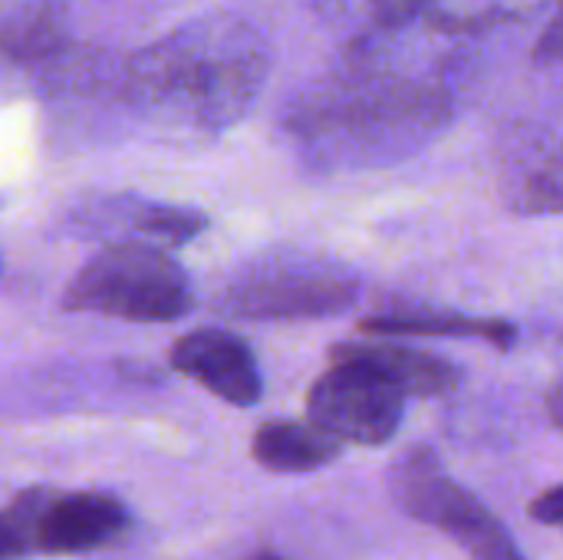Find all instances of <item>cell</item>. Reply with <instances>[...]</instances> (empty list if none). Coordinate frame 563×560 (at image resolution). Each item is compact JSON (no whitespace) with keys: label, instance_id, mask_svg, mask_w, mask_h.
<instances>
[{"label":"cell","instance_id":"obj_1","mask_svg":"<svg viewBox=\"0 0 563 560\" xmlns=\"http://www.w3.org/2000/svg\"><path fill=\"white\" fill-rule=\"evenodd\" d=\"M439 79L396 69H350L310 89L290 112L297 149L320 168L399 162L429 145L452 119Z\"/></svg>","mask_w":563,"mask_h":560},{"label":"cell","instance_id":"obj_2","mask_svg":"<svg viewBox=\"0 0 563 560\" xmlns=\"http://www.w3.org/2000/svg\"><path fill=\"white\" fill-rule=\"evenodd\" d=\"M267 73L264 33L234 13H211L145 50L132 66V86L158 116L218 132L254 106Z\"/></svg>","mask_w":563,"mask_h":560},{"label":"cell","instance_id":"obj_3","mask_svg":"<svg viewBox=\"0 0 563 560\" xmlns=\"http://www.w3.org/2000/svg\"><path fill=\"white\" fill-rule=\"evenodd\" d=\"M63 307L119 320L168 323L195 307V290L188 274L158 248L112 244L89 257L73 277Z\"/></svg>","mask_w":563,"mask_h":560},{"label":"cell","instance_id":"obj_4","mask_svg":"<svg viewBox=\"0 0 563 560\" xmlns=\"http://www.w3.org/2000/svg\"><path fill=\"white\" fill-rule=\"evenodd\" d=\"M360 300V277L320 254H267L221 294V307L247 320H323Z\"/></svg>","mask_w":563,"mask_h":560},{"label":"cell","instance_id":"obj_5","mask_svg":"<svg viewBox=\"0 0 563 560\" xmlns=\"http://www.w3.org/2000/svg\"><path fill=\"white\" fill-rule=\"evenodd\" d=\"M389 492L412 521L439 528L472 560H525L505 525L468 488L445 475L432 449L419 446L399 455L389 472Z\"/></svg>","mask_w":563,"mask_h":560},{"label":"cell","instance_id":"obj_6","mask_svg":"<svg viewBox=\"0 0 563 560\" xmlns=\"http://www.w3.org/2000/svg\"><path fill=\"white\" fill-rule=\"evenodd\" d=\"M406 393L363 360L330 353V370L310 386V419L353 446H383L399 432Z\"/></svg>","mask_w":563,"mask_h":560},{"label":"cell","instance_id":"obj_7","mask_svg":"<svg viewBox=\"0 0 563 560\" xmlns=\"http://www.w3.org/2000/svg\"><path fill=\"white\" fill-rule=\"evenodd\" d=\"M26 535L40 551L49 554H82L119 541L129 528V508L99 492H76L46 498L40 512L30 515Z\"/></svg>","mask_w":563,"mask_h":560},{"label":"cell","instance_id":"obj_8","mask_svg":"<svg viewBox=\"0 0 563 560\" xmlns=\"http://www.w3.org/2000/svg\"><path fill=\"white\" fill-rule=\"evenodd\" d=\"M172 366L231 406H254L264 393L251 347L228 330H195L172 347Z\"/></svg>","mask_w":563,"mask_h":560},{"label":"cell","instance_id":"obj_9","mask_svg":"<svg viewBox=\"0 0 563 560\" xmlns=\"http://www.w3.org/2000/svg\"><path fill=\"white\" fill-rule=\"evenodd\" d=\"M336 356H353L379 370L389 383H396L406 396H445L459 386L462 373L455 363H449L439 353H426L416 347H399V343H383V337L369 343H340L333 347Z\"/></svg>","mask_w":563,"mask_h":560},{"label":"cell","instance_id":"obj_10","mask_svg":"<svg viewBox=\"0 0 563 560\" xmlns=\"http://www.w3.org/2000/svg\"><path fill=\"white\" fill-rule=\"evenodd\" d=\"M369 337H465V340H488L498 350H511L518 340V327L501 317H472L459 310H393L376 314L360 323Z\"/></svg>","mask_w":563,"mask_h":560},{"label":"cell","instance_id":"obj_11","mask_svg":"<svg viewBox=\"0 0 563 560\" xmlns=\"http://www.w3.org/2000/svg\"><path fill=\"white\" fill-rule=\"evenodd\" d=\"M343 442L310 422L274 419L254 432L251 452L271 472H317L340 455Z\"/></svg>","mask_w":563,"mask_h":560},{"label":"cell","instance_id":"obj_12","mask_svg":"<svg viewBox=\"0 0 563 560\" xmlns=\"http://www.w3.org/2000/svg\"><path fill=\"white\" fill-rule=\"evenodd\" d=\"M508 205L528 218L563 215V142L541 152L515 175L508 188Z\"/></svg>","mask_w":563,"mask_h":560},{"label":"cell","instance_id":"obj_13","mask_svg":"<svg viewBox=\"0 0 563 560\" xmlns=\"http://www.w3.org/2000/svg\"><path fill=\"white\" fill-rule=\"evenodd\" d=\"M132 224L139 234L145 238H158V241H172V244H185L195 234H201L208 228V218L201 211L191 208H172V205H142L139 215H132Z\"/></svg>","mask_w":563,"mask_h":560},{"label":"cell","instance_id":"obj_14","mask_svg":"<svg viewBox=\"0 0 563 560\" xmlns=\"http://www.w3.org/2000/svg\"><path fill=\"white\" fill-rule=\"evenodd\" d=\"M508 0H429L422 17L439 30H475L501 17Z\"/></svg>","mask_w":563,"mask_h":560},{"label":"cell","instance_id":"obj_15","mask_svg":"<svg viewBox=\"0 0 563 560\" xmlns=\"http://www.w3.org/2000/svg\"><path fill=\"white\" fill-rule=\"evenodd\" d=\"M30 535L26 525H20L13 515H0V560H16L26 554Z\"/></svg>","mask_w":563,"mask_h":560},{"label":"cell","instance_id":"obj_16","mask_svg":"<svg viewBox=\"0 0 563 560\" xmlns=\"http://www.w3.org/2000/svg\"><path fill=\"white\" fill-rule=\"evenodd\" d=\"M538 59L548 63V66H558L563 69V3L561 10L554 13V20L548 23L541 43H538Z\"/></svg>","mask_w":563,"mask_h":560},{"label":"cell","instance_id":"obj_17","mask_svg":"<svg viewBox=\"0 0 563 560\" xmlns=\"http://www.w3.org/2000/svg\"><path fill=\"white\" fill-rule=\"evenodd\" d=\"M531 518L541 521V525H563V485L548 488L544 495H538L531 505H528Z\"/></svg>","mask_w":563,"mask_h":560},{"label":"cell","instance_id":"obj_18","mask_svg":"<svg viewBox=\"0 0 563 560\" xmlns=\"http://www.w3.org/2000/svg\"><path fill=\"white\" fill-rule=\"evenodd\" d=\"M548 413H551L554 426L563 429V376L548 389Z\"/></svg>","mask_w":563,"mask_h":560},{"label":"cell","instance_id":"obj_19","mask_svg":"<svg viewBox=\"0 0 563 560\" xmlns=\"http://www.w3.org/2000/svg\"><path fill=\"white\" fill-rule=\"evenodd\" d=\"M251 560H280V558H277V554H254Z\"/></svg>","mask_w":563,"mask_h":560}]
</instances>
